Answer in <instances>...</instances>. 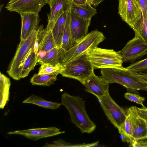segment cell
<instances>
[{
  "label": "cell",
  "mask_w": 147,
  "mask_h": 147,
  "mask_svg": "<svg viewBox=\"0 0 147 147\" xmlns=\"http://www.w3.org/2000/svg\"><path fill=\"white\" fill-rule=\"evenodd\" d=\"M61 104L68 111L71 120L83 133H90L96 128V125L90 118L85 108V101L78 96L71 95L67 92L62 94Z\"/></svg>",
  "instance_id": "obj_1"
},
{
  "label": "cell",
  "mask_w": 147,
  "mask_h": 147,
  "mask_svg": "<svg viewBox=\"0 0 147 147\" xmlns=\"http://www.w3.org/2000/svg\"><path fill=\"white\" fill-rule=\"evenodd\" d=\"M90 62L94 68H115L125 69L119 51L105 49L98 47L90 48L86 52Z\"/></svg>",
  "instance_id": "obj_2"
},
{
  "label": "cell",
  "mask_w": 147,
  "mask_h": 147,
  "mask_svg": "<svg viewBox=\"0 0 147 147\" xmlns=\"http://www.w3.org/2000/svg\"><path fill=\"white\" fill-rule=\"evenodd\" d=\"M38 29L32 31L25 39L20 40L7 71L8 75L14 80H19L21 79L23 65L33 48Z\"/></svg>",
  "instance_id": "obj_3"
},
{
  "label": "cell",
  "mask_w": 147,
  "mask_h": 147,
  "mask_svg": "<svg viewBox=\"0 0 147 147\" xmlns=\"http://www.w3.org/2000/svg\"><path fill=\"white\" fill-rule=\"evenodd\" d=\"M60 74L62 76L76 80L83 85L86 79L94 71V67L86 53L74 59L64 63Z\"/></svg>",
  "instance_id": "obj_4"
},
{
  "label": "cell",
  "mask_w": 147,
  "mask_h": 147,
  "mask_svg": "<svg viewBox=\"0 0 147 147\" xmlns=\"http://www.w3.org/2000/svg\"><path fill=\"white\" fill-rule=\"evenodd\" d=\"M100 74V77L106 83H117L131 90L147 91V86L137 82L127 71L126 69L125 70L115 68L101 69Z\"/></svg>",
  "instance_id": "obj_5"
},
{
  "label": "cell",
  "mask_w": 147,
  "mask_h": 147,
  "mask_svg": "<svg viewBox=\"0 0 147 147\" xmlns=\"http://www.w3.org/2000/svg\"><path fill=\"white\" fill-rule=\"evenodd\" d=\"M105 38L103 33L97 30L91 31L69 50L65 51L64 63L84 54L90 48L97 47L100 43L104 40Z\"/></svg>",
  "instance_id": "obj_6"
},
{
  "label": "cell",
  "mask_w": 147,
  "mask_h": 147,
  "mask_svg": "<svg viewBox=\"0 0 147 147\" xmlns=\"http://www.w3.org/2000/svg\"><path fill=\"white\" fill-rule=\"evenodd\" d=\"M105 115L111 123L120 130L125 120L126 110L119 105L112 98L109 92L98 99Z\"/></svg>",
  "instance_id": "obj_7"
},
{
  "label": "cell",
  "mask_w": 147,
  "mask_h": 147,
  "mask_svg": "<svg viewBox=\"0 0 147 147\" xmlns=\"http://www.w3.org/2000/svg\"><path fill=\"white\" fill-rule=\"evenodd\" d=\"M119 52L123 62L133 63L147 55V42L135 35Z\"/></svg>",
  "instance_id": "obj_8"
},
{
  "label": "cell",
  "mask_w": 147,
  "mask_h": 147,
  "mask_svg": "<svg viewBox=\"0 0 147 147\" xmlns=\"http://www.w3.org/2000/svg\"><path fill=\"white\" fill-rule=\"evenodd\" d=\"M118 13L130 27L142 16L140 8L136 0H119Z\"/></svg>",
  "instance_id": "obj_9"
},
{
  "label": "cell",
  "mask_w": 147,
  "mask_h": 147,
  "mask_svg": "<svg viewBox=\"0 0 147 147\" xmlns=\"http://www.w3.org/2000/svg\"><path fill=\"white\" fill-rule=\"evenodd\" d=\"M49 5L50 13L48 14V24L45 28L47 31L52 30L56 22L64 13L70 10L72 5L71 0H46Z\"/></svg>",
  "instance_id": "obj_10"
},
{
  "label": "cell",
  "mask_w": 147,
  "mask_h": 147,
  "mask_svg": "<svg viewBox=\"0 0 147 147\" xmlns=\"http://www.w3.org/2000/svg\"><path fill=\"white\" fill-rule=\"evenodd\" d=\"M70 26L73 46L88 33L91 19H83L70 10Z\"/></svg>",
  "instance_id": "obj_11"
},
{
  "label": "cell",
  "mask_w": 147,
  "mask_h": 147,
  "mask_svg": "<svg viewBox=\"0 0 147 147\" xmlns=\"http://www.w3.org/2000/svg\"><path fill=\"white\" fill-rule=\"evenodd\" d=\"M46 0H18L7 3L5 8L10 11L20 13H33L38 14L46 4Z\"/></svg>",
  "instance_id": "obj_12"
},
{
  "label": "cell",
  "mask_w": 147,
  "mask_h": 147,
  "mask_svg": "<svg viewBox=\"0 0 147 147\" xmlns=\"http://www.w3.org/2000/svg\"><path fill=\"white\" fill-rule=\"evenodd\" d=\"M65 133V131H60V129L52 126L47 128L17 130L8 132L7 134L21 135L36 141L41 138L53 136Z\"/></svg>",
  "instance_id": "obj_13"
},
{
  "label": "cell",
  "mask_w": 147,
  "mask_h": 147,
  "mask_svg": "<svg viewBox=\"0 0 147 147\" xmlns=\"http://www.w3.org/2000/svg\"><path fill=\"white\" fill-rule=\"evenodd\" d=\"M136 107L133 106L127 109L132 117L133 141L147 139V125L146 121L139 115Z\"/></svg>",
  "instance_id": "obj_14"
},
{
  "label": "cell",
  "mask_w": 147,
  "mask_h": 147,
  "mask_svg": "<svg viewBox=\"0 0 147 147\" xmlns=\"http://www.w3.org/2000/svg\"><path fill=\"white\" fill-rule=\"evenodd\" d=\"M83 85L86 91L94 95L98 99L109 92V84L103 82L94 71L86 79Z\"/></svg>",
  "instance_id": "obj_15"
},
{
  "label": "cell",
  "mask_w": 147,
  "mask_h": 147,
  "mask_svg": "<svg viewBox=\"0 0 147 147\" xmlns=\"http://www.w3.org/2000/svg\"><path fill=\"white\" fill-rule=\"evenodd\" d=\"M22 27L20 40L26 38L33 30L39 28L40 21L38 14L33 13H20Z\"/></svg>",
  "instance_id": "obj_16"
},
{
  "label": "cell",
  "mask_w": 147,
  "mask_h": 147,
  "mask_svg": "<svg viewBox=\"0 0 147 147\" xmlns=\"http://www.w3.org/2000/svg\"><path fill=\"white\" fill-rule=\"evenodd\" d=\"M44 26L41 25L38 29V34L39 37L38 51L47 52L57 47L52 30L47 31L43 28Z\"/></svg>",
  "instance_id": "obj_17"
},
{
  "label": "cell",
  "mask_w": 147,
  "mask_h": 147,
  "mask_svg": "<svg viewBox=\"0 0 147 147\" xmlns=\"http://www.w3.org/2000/svg\"><path fill=\"white\" fill-rule=\"evenodd\" d=\"M65 51L61 47H56L47 52L45 55L38 63L42 65L48 63L61 66L63 63Z\"/></svg>",
  "instance_id": "obj_18"
},
{
  "label": "cell",
  "mask_w": 147,
  "mask_h": 147,
  "mask_svg": "<svg viewBox=\"0 0 147 147\" xmlns=\"http://www.w3.org/2000/svg\"><path fill=\"white\" fill-rule=\"evenodd\" d=\"M69 11L64 13L55 22L52 30L57 47H61L63 33Z\"/></svg>",
  "instance_id": "obj_19"
},
{
  "label": "cell",
  "mask_w": 147,
  "mask_h": 147,
  "mask_svg": "<svg viewBox=\"0 0 147 147\" xmlns=\"http://www.w3.org/2000/svg\"><path fill=\"white\" fill-rule=\"evenodd\" d=\"M11 84L9 78L0 72V108L1 109H3L9 100V88Z\"/></svg>",
  "instance_id": "obj_20"
},
{
  "label": "cell",
  "mask_w": 147,
  "mask_h": 147,
  "mask_svg": "<svg viewBox=\"0 0 147 147\" xmlns=\"http://www.w3.org/2000/svg\"><path fill=\"white\" fill-rule=\"evenodd\" d=\"M71 10L81 18L91 19L97 13L96 9L87 4L78 5L72 4Z\"/></svg>",
  "instance_id": "obj_21"
},
{
  "label": "cell",
  "mask_w": 147,
  "mask_h": 147,
  "mask_svg": "<svg viewBox=\"0 0 147 147\" xmlns=\"http://www.w3.org/2000/svg\"><path fill=\"white\" fill-rule=\"evenodd\" d=\"M57 73L49 74H34L30 79L33 85L49 86L57 79Z\"/></svg>",
  "instance_id": "obj_22"
},
{
  "label": "cell",
  "mask_w": 147,
  "mask_h": 147,
  "mask_svg": "<svg viewBox=\"0 0 147 147\" xmlns=\"http://www.w3.org/2000/svg\"><path fill=\"white\" fill-rule=\"evenodd\" d=\"M23 103L34 104L45 109H55L59 108L62 105L59 103L48 101L34 95H32L22 102Z\"/></svg>",
  "instance_id": "obj_23"
},
{
  "label": "cell",
  "mask_w": 147,
  "mask_h": 147,
  "mask_svg": "<svg viewBox=\"0 0 147 147\" xmlns=\"http://www.w3.org/2000/svg\"><path fill=\"white\" fill-rule=\"evenodd\" d=\"M70 10L66 20L61 45L65 51H68L73 46L70 26Z\"/></svg>",
  "instance_id": "obj_24"
},
{
  "label": "cell",
  "mask_w": 147,
  "mask_h": 147,
  "mask_svg": "<svg viewBox=\"0 0 147 147\" xmlns=\"http://www.w3.org/2000/svg\"><path fill=\"white\" fill-rule=\"evenodd\" d=\"M37 63L36 55L34 52L33 48L23 65L21 73V78L27 76L30 71L34 69Z\"/></svg>",
  "instance_id": "obj_25"
},
{
  "label": "cell",
  "mask_w": 147,
  "mask_h": 147,
  "mask_svg": "<svg viewBox=\"0 0 147 147\" xmlns=\"http://www.w3.org/2000/svg\"><path fill=\"white\" fill-rule=\"evenodd\" d=\"M130 28L134 30L135 35L147 42V21L143 18L142 16Z\"/></svg>",
  "instance_id": "obj_26"
},
{
  "label": "cell",
  "mask_w": 147,
  "mask_h": 147,
  "mask_svg": "<svg viewBox=\"0 0 147 147\" xmlns=\"http://www.w3.org/2000/svg\"><path fill=\"white\" fill-rule=\"evenodd\" d=\"M129 73L144 72L147 71V58L142 60L133 63L125 67Z\"/></svg>",
  "instance_id": "obj_27"
},
{
  "label": "cell",
  "mask_w": 147,
  "mask_h": 147,
  "mask_svg": "<svg viewBox=\"0 0 147 147\" xmlns=\"http://www.w3.org/2000/svg\"><path fill=\"white\" fill-rule=\"evenodd\" d=\"M63 69L62 65L56 66L48 63H44L41 65L38 74H40L55 73L60 74Z\"/></svg>",
  "instance_id": "obj_28"
},
{
  "label": "cell",
  "mask_w": 147,
  "mask_h": 147,
  "mask_svg": "<svg viewBox=\"0 0 147 147\" xmlns=\"http://www.w3.org/2000/svg\"><path fill=\"white\" fill-rule=\"evenodd\" d=\"M53 143L52 144L46 142L43 147H85V144H72L67 142L61 139L53 141Z\"/></svg>",
  "instance_id": "obj_29"
},
{
  "label": "cell",
  "mask_w": 147,
  "mask_h": 147,
  "mask_svg": "<svg viewBox=\"0 0 147 147\" xmlns=\"http://www.w3.org/2000/svg\"><path fill=\"white\" fill-rule=\"evenodd\" d=\"M129 73L138 83L142 85L147 86V71L144 72Z\"/></svg>",
  "instance_id": "obj_30"
},
{
  "label": "cell",
  "mask_w": 147,
  "mask_h": 147,
  "mask_svg": "<svg viewBox=\"0 0 147 147\" xmlns=\"http://www.w3.org/2000/svg\"><path fill=\"white\" fill-rule=\"evenodd\" d=\"M125 98L129 100L134 102L137 104H139L144 106L143 103L145 100V98L140 96V95L134 93L127 92L124 95Z\"/></svg>",
  "instance_id": "obj_31"
},
{
  "label": "cell",
  "mask_w": 147,
  "mask_h": 147,
  "mask_svg": "<svg viewBox=\"0 0 147 147\" xmlns=\"http://www.w3.org/2000/svg\"><path fill=\"white\" fill-rule=\"evenodd\" d=\"M142 11L143 18L147 21V0H136Z\"/></svg>",
  "instance_id": "obj_32"
},
{
  "label": "cell",
  "mask_w": 147,
  "mask_h": 147,
  "mask_svg": "<svg viewBox=\"0 0 147 147\" xmlns=\"http://www.w3.org/2000/svg\"><path fill=\"white\" fill-rule=\"evenodd\" d=\"M130 147H147V141L140 140L138 141H133Z\"/></svg>",
  "instance_id": "obj_33"
},
{
  "label": "cell",
  "mask_w": 147,
  "mask_h": 147,
  "mask_svg": "<svg viewBox=\"0 0 147 147\" xmlns=\"http://www.w3.org/2000/svg\"><path fill=\"white\" fill-rule=\"evenodd\" d=\"M136 108L139 115L145 119L147 120V108L144 106L141 108L137 107Z\"/></svg>",
  "instance_id": "obj_34"
},
{
  "label": "cell",
  "mask_w": 147,
  "mask_h": 147,
  "mask_svg": "<svg viewBox=\"0 0 147 147\" xmlns=\"http://www.w3.org/2000/svg\"><path fill=\"white\" fill-rule=\"evenodd\" d=\"M72 4L78 5L87 4V0H71Z\"/></svg>",
  "instance_id": "obj_35"
},
{
  "label": "cell",
  "mask_w": 147,
  "mask_h": 147,
  "mask_svg": "<svg viewBox=\"0 0 147 147\" xmlns=\"http://www.w3.org/2000/svg\"><path fill=\"white\" fill-rule=\"evenodd\" d=\"M39 37L38 35L37 34L36 41L34 43V46L33 47V50L34 52L36 54L37 53L38 50V47H39Z\"/></svg>",
  "instance_id": "obj_36"
},
{
  "label": "cell",
  "mask_w": 147,
  "mask_h": 147,
  "mask_svg": "<svg viewBox=\"0 0 147 147\" xmlns=\"http://www.w3.org/2000/svg\"><path fill=\"white\" fill-rule=\"evenodd\" d=\"M105 0H92V5L94 7H97L98 5Z\"/></svg>",
  "instance_id": "obj_37"
},
{
  "label": "cell",
  "mask_w": 147,
  "mask_h": 147,
  "mask_svg": "<svg viewBox=\"0 0 147 147\" xmlns=\"http://www.w3.org/2000/svg\"><path fill=\"white\" fill-rule=\"evenodd\" d=\"M92 0H87V4L92 5Z\"/></svg>",
  "instance_id": "obj_38"
},
{
  "label": "cell",
  "mask_w": 147,
  "mask_h": 147,
  "mask_svg": "<svg viewBox=\"0 0 147 147\" xmlns=\"http://www.w3.org/2000/svg\"><path fill=\"white\" fill-rule=\"evenodd\" d=\"M18 0H10V1L8 3L10 4L15 2Z\"/></svg>",
  "instance_id": "obj_39"
},
{
  "label": "cell",
  "mask_w": 147,
  "mask_h": 147,
  "mask_svg": "<svg viewBox=\"0 0 147 147\" xmlns=\"http://www.w3.org/2000/svg\"><path fill=\"white\" fill-rule=\"evenodd\" d=\"M3 5H0V12H1V9H2V8H3Z\"/></svg>",
  "instance_id": "obj_40"
},
{
  "label": "cell",
  "mask_w": 147,
  "mask_h": 147,
  "mask_svg": "<svg viewBox=\"0 0 147 147\" xmlns=\"http://www.w3.org/2000/svg\"><path fill=\"white\" fill-rule=\"evenodd\" d=\"M145 120L146 121V124H147V120Z\"/></svg>",
  "instance_id": "obj_41"
}]
</instances>
